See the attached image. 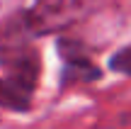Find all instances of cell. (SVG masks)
I'll list each match as a JSON object with an SVG mask.
<instances>
[{
  "instance_id": "3957f363",
  "label": "cell",
  "mask_w": 131,
  "mask_h": 129,
  "mask_svg": "<svg viewBox=\"0 0 131 129\" xmlns=\"http://www.w3.org/2000/svg\"><path fill=\"white\" fill-rule=\"evenodd\" d=\"M0 71L5 78L17 83L22 90L34 95L44 71L39 46L34 42H29V44H15V46L0 49Z\"/></svg>"
},
{
  "instance_id": "6da1fadb",
  "label": "cell",
  "mask_w": 131,
  "mask_h": 129,
  "mask_svg": "<svg viewBox=\"0 0 131 129\" xmlns=\"http://www.w3.org/2000/svg\"><path fill=\"white\" fill-rule=\"evenodd\" d=\"M90 5L92 0H32V5L17 10L32 39H41L56 37L73 27L80 17L90 12Z\"/></svg>"
},
{
  "instance_id": "7a4b0ae2",
  "label": "cell",
  "mask_w": 131,
  "mask_h": 129,
  "mask_svg": "<svg viewBox=\"0 0 131 129\" xmlns=\"http://www.w3.org/2000/svg\"><path fill=\"white\" fill-rule=\"evenodd\" d=\"M56 54L61 58V73H58V88L68 90L73 85H90L102 81V68L95 61L88 44L70 34H56Z\"/></svg>"
},
{
  "instance_id": "277c9868",
  "label": "cell",
  "mask_w": 131,
  "mask_h": 129,
  "mask_svg": "<svg viewBox=\"0 0 131 129\" xmlns=\"http://www.w3.org/2000/svg\"><path fill=\"white\" fill-rule=\"evenodd\" d=\"M32 102L34 95H29L27 90L12 83L10 78L0 76V110H7V112H17V115H27L32 110Z\"/></svg>"
},
{
  "instance_id": "5b68a950",
  "label": "cell",
  "mask_w": 131,
  "mask_h": 129,
  "mask_svg": "<svg viewBox=\"0 0 131 129\" xmlns=\"http://www.w3.org/2000/svg\"><path fill=\"white\" fill-rule=\"evenodd\" d=\"M107 68L112 73H117V76H124V78L131 76V46L129 44H122V46L109 56Z\"/></svg>"
}]
</instances>
